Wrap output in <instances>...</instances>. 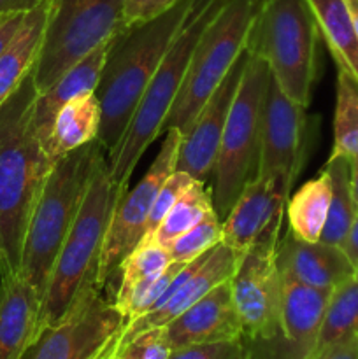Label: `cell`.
<instances>
[{
    "instance_id": "6da1fadb",
    "label": "cell",
    "mask_w": 358,
    "mask_h": 359,
    "mask_svg": "<svg viewBox=\"0 0 358 359\" xmlns=\"http://www.w3.org/2000/svg\"><path fill=\"white\" fill-rule=\"evenodd\" d=\"M34 70L0 107V277L20 276L25 237L53 163L32 121Z\"/></svg>"
},
{
    "instance_id": "7a4b0ae2",
    "label": "cell",
    "mask_w": 358,
    "mask_h": 359,
    "mask_svg": "<svg viewBox=\"0 0 358 359\" xmlns=\"http://www.w3.org/2000/svg\"><path fill=\"white\" fill-rule=\"evenodd\" d=\"M193 2L181 0L160 16L125 27L112 37L95 90L102 111L98 140L107 154L116 149L128 128L151 77L185 25Z\"/></svg>"
},
{
    "instance_id": "3957f363",
    "label": "cell",
    "mask_w": 358,
    "mask_h": 359,
    "mask_svg": "<svg viewBox=\"0 0 358 359\" xmlns=\"http://www.w3.org/2000/svg\"><path fill=\"white\" fill-rule=\"evenodd\" d=\"M105 156L107 151L95 139L56 161L46 177L28 223L20 272L41 297H44L53 266L79 214L95 170Z\"/></svg>"
},
{
    "instance_id": "277c9868",
    "label": "cell",
    "mask_w": 358,
    "mask_h": 359,
    "mask_svg": "<svg viewBox=\"0 0 358 359\" xmlns=\"http://www.w3.org/2000/svg\"><path fill=\"white\" fill-rule=\"evenodd\" d=\"M227 0H195L185 25L175 35L167 55L151 77L126 132L112 153L107 154L109 174L121 191L128 189L130 177L147 147L164 132L165 119L174 105L188 70L190 58L218 11Z\"/></svg>"
},
{
    "instance_id": "5b68a950",
    "label": "cell",
    "mask_w": 358,
    "mask_h": 359,
    "mask_svg": "<svg viewBox=\"0 0 358 359\" xmlns=\"http://www.w3.org/2000/svg\"><path fill=\"white\" fill-rule=\"evenodd\" d=\"M125 191L112 182L107 156L100 161L90 182L79 214L63 242L42 297L41 332L62 321L83 290L97 284L98 262L111 214Z\"/></svg>"
},
{
    "instance_id": "8992f818",
    "label": "cell",
    "mask_w": 358,
    "mask_h": 359,
    "mask_svg": "<svg viewBox=\"0 0 358 359\" xmlns=\"http://www.w3.org/2000/svg\"><path fill=\"white\" fill-rule=\"evenodd\" d=\"M319 39L307 0H262L246 51L263 60L281 90L307 109L318 79Z\"/></svg>"
},
{
    "instance_id": "52a82bcc",
    "label": "cell",
    "mask_w": 358,
    "mask_h": 359,
    "mask_svg": "<svg viewBox=\"0 0 358 359\" xmlns=\"http://www.w3.org/2000/svg\"><path fill=\"white\" fill-rule=\"evenodd\" d=\"M269 76L267 63L249 55L209 179L213 205L221 221L230 212L242 189L258 177L263 102Z\"/></svg>"
},
{
    "instance_id": "ba28073f",
    "label": "cell",
    "mask_w": 358,
    "mask_h": 359,
    "mask_svg": "<svg viewBox=\"0 0 358 359\" xmlns=\"http://www.w3.org/2000/svg\"><path fill=\"white\" fill-rule=\"evenodd\" d=\"M262 0H227L200 35L164 132L178 128L185 135L202 105L246 49Z\"/></svg>"
},
{
    "instance_id": "9c48e42d",
    "label": "cell",
    "mask_w": 358,
    "mask_h": 359,
    "mask_svg": "<svg viewBox=\"0 0 358 359\" xmlns=\"http://www.w3.org/2000/svg\"><path fill=\"white\" fill-rule=\"evenodd\" d=\"M126 0H49L44 42L34 67L37 93L125 28Z\"/></svg>"
},
{
    "instance_id": "30bf717a",
    "label": "cell",
    "mask_w": 358,
    "mask_h": 359,
    "mask_svg": "<svg viewBox=\"0 0 358 359\" xmlns=\"http://www.w3.org/2000/svg\"><path fill=\"white\" fill-rule=\"evenodd\" d=\"M125 318L98 284L83 290L69 314L46 326L21 359H112Z\"/></svg>"
},
{
    "instance_id": "8fae6325",
    "label": "cell",
    "mask_w": 358,
    "mask_h": 359,
    "mask_svg": "<svg viewBox=\"0 0 358 359\" xmlns=\"http://www.w3.org/2000/svg\"><path fill=\"white\" fill-rule=\"evenodd\" d=\"M165 132V139L151 167L132 189H126L112 210L98 262L97 284L102 290L118 272L123 259L142 242L154 198L164 182L175 170L183 133L178 128H168Z\"/></svg>"
},
{
    "instance_id": "7c38bea8",
    "label": "cell",
    "mask_w": 358,
    "mask_h": 359,
    "mask_svg": "<svg viewBox=\"0 0 358 359\" xmlns=\"http://www.w3.org/2000/svg\"><path fill=\"white\" fill-rule=\"evenodd\" d=\"M312 126L305 107L291 100L270 74L263 102L258 177L276 179L291 191L311 151Z\"/></svg>"
},
{
    "instance_id": "4fadbf2b",
    "label": "cell",
    "mask_w": 358,
    "mask_h": 359,
    "mask_svg": "<svg viewBox=\"0 0 358 359\" xmlns=\"http://www.w3.org/2000/svg\"><path fill=\"white\" fill-rule=\"evenodd\" d=\"M232 298L248 346H270L283 340L284 279L276 251L255 249L244 255L230 279Z\"/></svg>"
},
{
    "instance_id": "5bb4252c",
    "label": "cell",
    "mask_w": 358,
    "mask_h": 359,
    "mask_svg": "<svg viewBox=\"0 0 358 359\" xmlns=\"http://www.w3.org/2000/svg\"><path fill=\"white\" fill-rule=\"evenodd\" d=\"M290 195L281 181L256 177L221 221V242L241 256L255 249L276 251Z\"/></svg>"
},
{
    "instance_id": "9a60e30c",
    "label": "cell",
    "mask_w": 358,
    "mask_h": 359,
    "mask_svg": "<svg viewBox=\"0 0 358 359\" xmlns=\"http://www.w3.org/2000/svg\"><path fill=\"white\" fill-rule=\"evenodd\" d=\"M242 258L244 256L237 255L234 249L220 242L206 255L188 263L172 280L160 304L151 312L140 316L139 319L125 326L121 339H119V346L146 330L161 328L174 321L178 316L188 311L200 298L206 297L211 290L220 286L221 283L230 280Z\"/></svg>"
},
{
    "instance_id": "2e32d148",
    "label": "cell",
    "mask_w": 358,
    "mask_h": 359,
    "mask_svg": "<svg viewBox=\"0 0 358 359\" xmlns=\"http://www.w3.org/2000/svg\"><path fill=\"white\" fill-rule=\"evenodd\" d=\"M248 58L249 53L244 49L230 72L225 76V79L214 90L209 100L202 105L188 132L183 135L175 170L186 172L195 181L207 182L213 175L228 112L234 104L235 95H237Z\"/></svg>"
},
{
    "instance_id": "e0dca14e",
    "label": "cell",
    "mask_w": 358,
    "mask_h": 359,
    "mask_svg": "<svg viewBox=\"0 0 358 359\" xmlns=\"http://www.w3.org/2000/svg\"><path fill=\"white\" fill-rule=\"evenodd\" d=\"M333 290L284 280L283 342L249 351V359H307L314 353Z\"/></svg>"
},
{
    "instance_id": "ac0fdd59",
    "label": "cell",
    "mask_w": 358,
    "mask_h": 359,
    "mask_svg": "<svg viewBox=\"0 0 358 359\" xmlns=\"http://www.w3.org/2000/svg\"><path fill=\"white\" fill-rule=\"evenodd\" d=\"M164 328L172 351L193 344L241 340L242 325L232 298L230 280L211 290Z\"/></svg>"
},
{
    "instance_id": "d6986e66",
    "label": "cell",
    "mask_w": 358,
    "mask_h": 359,
    "mask_svg": "<svg viewBox=\"0 0 358 359\" xmlns=\"http://www.w3.org/2000/svg\"><path fill=\"white\" fill-rule=\"evenodd\" d=\"M276 265L284 280L336 290L354 277V265L337 245L305 242L288 231L276 248Z\"/></svg>"
},
{
    "instance_id": "ffe728a7",
    "label": "cell",
    "mask_w": 358,
    "mask_h": 359,
    "mask_svg": "<svg viewBox=\"0 0 358 359\" xmlns=\"http://www.w3.org/2000/svg\"><path fill=\"white\" fill-rule=\"evenodd\" d=\"M42 297L21 276L0 277V359H21L41 333Z\"/></svg>"
},
{
    "instance_id": "44dd1931",
    "label": "cell",
    "mask_w": 358,
    "mask_h": 359,
    "mask_svg": "<svg viewBox=\"0 0 358 359\" xmlns=\"http://www.w3.org/2000/svg\"><path fill=\"white\" fill-rule=\"evenodd\" d=\"M111 41L104 42L97 49H93L90 55L84 56L76 65L70 67L62 77H58L53 86L37 93L34 102L32 121H34L35 133H37L42 144L48 140L56 112L62 109L63 104L79 97V95L91 93V91L97 90L102 69H104L105 56H107L109 48H111Z\"/></svg>"
},
{
    "instance_id": "7402d4cb",
    "label": "cell",
    "mask_w": 358,
    "mask_h": 359,
    "mask_svg": "<svg viewBox=\"0 0 358 359\" xmlns=\"http://www.w3.org/2000/svg\"><path fill=\"white\" fill-rule=\"evenodd\" d=\"M48 14L49 0L28 11L20 30L0 53V107L13 97L14 91L34 70L44 42Z\"/></svg>"
},
{
    "instance_id": "603a6c76",
    "label": "cell",
    "mask_w": 358,
    "mask_h": 359,
    "mask_svg": "<svg viewBox=\"0 0 358 359\" xmlns=\"http://www.w3.org/2000/svg\"><path fill=\"white\" fill-rule=\"evenodd\" d=\"M100 102L95 91L79 95L62 105L53 121L51 133L44 142L46 154L53 165L77 147L98 139Z\"/></svg>"
},
{
    "instance_id": "cb8c5ba5",
    "label": "cell",
    "mask_w": 358,
    "mask_h": 359,
    "mask_svg": "<svg viewBox=\"0 0 358 359\" xmlns=\"http://www.w3.org/2000/svg\"><path fill=\"white\" fill-rule=\"evenodd\" d=\"M337 70L358 83V35L346 0H307Z\"/></svg>"
},
{
    "instance_id": "d4e9b609",
    "label": "cell",
    "mask_w": 358,
    "mask_h": 359,
    "mask_svg": "<svg viewBox=\"0 0 358 359\" xmlns=\"http://www.w3.org/2000/svg\"><path fill=\"white\" fill-rule=\"evenodd\" d=\"M332 182L323 168L314 179L302 184L286 202L288 231L305 242H319L329 216Z\"/></svg>"
},
{
    "instance_id": "484cf974",
    "label": "cell",
    "mask_w": 358,
    "mask_h": 359,
    "mask_svg": "<svg viewBox=\"0 0 358 359\" xmlns=\"http://www.w3.org/2000/svg\"><path fill=\"white\" fill-rule=\"evenodd\" d=\"M325 170L332 182V198L319 242L340 248L358 214L350 184V161L346 156H329Z\"/></svg>"
},
{
    "instance_id": "4316f807",
    "label": "cell",
    "mask_w": 358,
    "mask_h": 359,
    "mask_svg": "<svg viewBox=\"0 0 358 359\" xmlns=\"http://www.w3.org/2000/svg\"><path fill=\"white\" fill-rule=\"evenodd\" d=\"M213 210L214 205L211 188L207 186V182L195 181L183 193L181 198L172 207L171 212L167 214L164 223L158 226V230L154 231V235L150 241L168 249L175 238H179L183 233L192 230L195 224H199Z\"/></svg>"
},
{
    "instance_id": "83f0119b",
    "label": "cell",
    "mask_w": 358,
    "mask_h": 359,
    "mask_svg": "<svg viewBox=\"0 0 358 359\" xmlns=\"http://www.w3.org/2000/svg\"><path fill=\"white\" fill-rule=\"evenodd\" d=\"M351 337H358V279L354 277L332 291L314 353Z\"/></svg>"
},
{
    "instance_id": "f1b7e54d",
    "label": "cell",
    "mask_w": 358,
    "mask_h": 359,
    "mask_svg": "<svg viewBox=\"0 0 358 359\" xmlns=\"http://www.w3.org/2000/svg\"><path fill=\"white\" fill-rule=\"evenodd\" d=\"M171 263L172 259L168 249L161 248L160 244L153 241L140 242L119 265V284L114 300H112L118 311L139 284L161 273Z\"/></svg>"
},
{
    "instance_id": "f546056e",
    "label": "cell",
    "mask_w": 358,
    "mask_h": 359,
    "mask_svg": "<svg viewBox=\"0 0 358 359\" xmlns=\"http://www.w3.org/2000/svg\"><path fill=\"white\" fill-rule=\"evenodd\" d=\"M336 93L330 156H358V83L339 70Z\"/></svg>"
},
{
    "instance_id": "4dcf8cb0",
    "label": "cell",
    "mask_w": 358,
    "mask_h": 359,
    "mask_svg": "<svg viewBox=\"0 0 358 359\" xmlns=\"http://www.w3.org/2000/svg\"><path fill=\"white\" fill-rule=\"evenodd\" d=\"M221 242V219L218 217L216 210L207 214L199 224L183 233L181 237L175 238L168 248L171 259L175 263H188L195 262L197 258L206 255L207 251Z\"/></svg>"
},
{
    "instance_id": "1f68e13d",
    "label": "cell",
    "mask_w": 358,
    "mask_h": 359,
    "mask_svg": "<svg viewBox=\"0 0 358 359\" xmlns=\"http://www.w3.org/2000/svg\"><path fill=\"white\" fill-rule=\"evenodd\" d=\"M193 182H195V179L190 174H186V172H172L171 177L164 182V186H161L160 191H158L157 198H154L150 217H147L146 235H144L142 241H150V238L153 237L154 231H157L158 226L164 223V219L167 217V214L171 212L172 207L178 203V200L181 198L183 193H185Z\"/></svg>"
},
{
    "instance_id": "d6a6232c",
    "label": "cell",
    "mask_w": 358,
    "mask_h": 359,
    "mask_svg": "<svg viewBox=\"0 0 358 359\" xmlns=\"http://www.w3.org/2000/svg\"><path fill=\"white\" fill-rule=\"evenodd\" d=\"M172 347L165 328H151L123 342L116 351L114 359H168Z\"/></svg>"
},
{
    "instance_id": "836d02e7",
    "label": "cell",
    "mask_w": 358,
    "mask_h": 359,
    "mask_svg": "<svg viewBox=\"0 0 358 359\" xmlns=\"http://www.w3.org/2000/svg\"><path fill=\"white\" fill-rule=\"evenodd\" d=\"M168 359H249V356L241 339L179 347L172 351Z\"/></svg>"
},
{
    "instance_id": "e575fe53",
    "label": "cell",
    "mask_w": 358,
    "mask_h": 359,
    "mask_svg": "<svg viewBox=\"0 0 358 359\" xmlns=\"http://www.w3.org/2000/svg\"><path fill=\"white\" fill-rule=\"evenodd\" d=\"M178 2L181 0H126L123 23L125 27H130V25L150 21L174 7Z\"/></svg>"
},
{
    "instance_id": "d590c367",
    "label": "cell",
    "mask_w": 358,
    "mask_h": 359,
    "mask_svg": "<svg viewBox=\"0 0 358 359\" xmlns=\"http://www.w3.org/2000/svg\"><path fill=\"white\" fill-rule=\"evenodd\" d=\"M307 359H358V337L337 342L326 349L314 353Z\"/></svg>"
},
{
    "instance_id": "8d00e7d4",
    "label": "cell",
    "mask_w": 358,
    "mask_h": 359,
    "mask_svg": "<svg viewBox=\"0 0 358 359\" xmlns=\"http://www.w3.org/2000/svg\"><path fill=\"white\" fill-rule=\"evenodd\" d=\"M25 14L27 13H4L0 14V53L6 49V46L9 44L11 39L16 35V32L20 30L21 23L25 20Z\"/></svg>"
},
{
    "instance_id": "74e56055",
    "label": "cell",
    "mask_w": 358,
    "mask_h": 359,
    "mask_svg": "<svg viewBox=\"0 0 358 359\" xmlns=\"http://www.w3.org/2000/svg\"><path fill=\"white\" fill-rule=\"evenodd\" d=\"M340 249L346 252V256L350 258V262L357 266L358 265V214H357V217H354L353 224H351L350 231H347V235H346V238H344Z\"/></svg>"
},
{
    "instance_id": "f35d334b",
    "label": "cell",
    "mask_w": 358,
    "mask_h": 359,
    "mask_svg": "<svg viewBox=\"0 0 358 359\" xmlns=\"http://www.w3.org/2000/svg\"><path fill=\"white\" fill-rule=\"evenodd\" d=\"M44 0H0V14L4 13H28L39 7Z\"/></svg>"
},
{
    "instance_id": "ab89813d",
    "label": "cell",
    "mask_w": 358,
    "mask_h": 359,
    "mask_svg": "<svg viewBox=\"0 0 358 359\" xmlns=\"http://www.w3.org/2000/svg\"><path fill=\"white\" fill-rule=\"evenodd\" d=\"M350 161V184H351V193H353L354 203H357L358 209V156L347 158Z\"/></svg>"
},
{
    "instance_id": "60d3db41",
    "label": "cell",
    "mask_w": 358,
    "mask_h": 359,
    "mask_svg": "<svg viewBox=\"0 0 358 359\" xmlns=\"http://www.w3.org/2000/svg\"><path fill=\"white\" fill-rule=\"evenodd\" d=\"M347 7H350V13L351 18H353V23H354V30H357L358 35V0H346Z\"/></svg>"
},
{
    "instance_id": "b9f144b4",
    "label": "cell",
    "mask_w": 358,
    "mask_h": 359,
    "mask_svg": "<svg viewBox=\"0 0 358 359\" xmlns=\"http://www.w3.org/2000/svg\"><path fill=\"white\" fill-rule=\"evenodd\" d=\"M354 279H358V265L354 266Z\"/></svg>"
},
{
    "instance_id": "7bdbcfd3",
    "label": "cell",
    "mask_w": 358,
    "mask_h": 359,
    "mask_svg": "<svg viewBox=\"0 0 358 359\" xmlns=\"http://www.w3.org/2000/svg\"><path fill=\"white\" fill-rule=\"evenodd\" d=\"M112 359H114V358H112Z\"/></svg>"
}]
</instances>
